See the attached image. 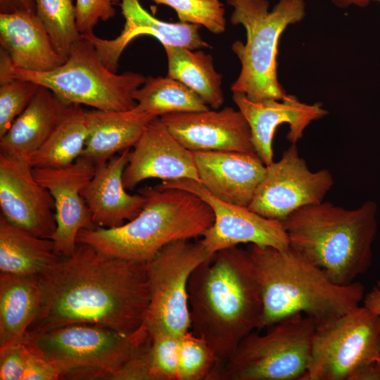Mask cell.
<instances>
[{
    "label": "cell",
    "instance_id": "e575fe53",
    "mask_svg": "<svg viewBox=\"0 0 380 380\" xmlns=\"http://www.w3.org/2000/svg\"><path fill=\"white\" fill-rule=\"evenodd\" d=\"M113 380H155L152 371L151 338L135 348L123 365L110 378Z\"/></svg>",
    "mask_w": 380,
    "mask_h": 380
},
{
    "label": "cell",
    "instance_id": "5bb4252c",
    "mask_svg": "<svg viewBox=\"0 0 380 380\" xmlns=\"http://www.w3.org/2000/svg\"><path fill=\"white\" fill-rule=\"evenodd\" d=\"M95 168L96 164L83 156L64 167H33L34 178L49 190L54 200L56 229L50 239L63 257L75 253L80 230L97 227L81 195Z\"/></svg>",
    "mask_w": 380,
    "mask_h": 380
},
{
    "label": "cell",
    "instance_id": "ffe728a7",
    "mask_svg": "<svg viewBox=\"0 0 380 380\" xmlns=\"http://www.w3.org/2000/svg\"><path fill=\"white\" fill-rule=\"evenodd\" d=\"M201 184L218 198L248 207L266 171L255 152L192 151Z\"/></svg>",
    "mask_w": 380,
    "mask_h": 380
},
{
    "label": "cell",
    "instance_id": "60d3db41",
    "mask_svg": "<svg viewBox=\"0 0 380 380\" xmlns=\"http://www.w3.org/2000/svg\"><path fill=\"white\" fill-rule=\"evenodd\" d=\"M363 306L380 316V279L367 293L362 300Z\"/></svg>",
    "mask_w": 380,
    "mask_h": 380
},
{
    "label": "cell",
    "instance_id": "30bf717a",
    "mask_svg": "<svg viewBox=\"0 0 380 380\" xmlns=\"http://www.w3.org/2000/svg\"><path fill=\"white\" fill-rule=\"evenodd\" d=\"M380 360V316L360 306L317 325L308 370L301 380H349Z\"/></svg>",
    "mask_w": 380,
    "mask_h": 380
},
{
    "label": "cell",
    "instance_id": "d6986e66",
    "mask_svg": "<svg viewBox=\"0 0 380 380\" xmlns=\"http://www.w3.org/2000/svg\"><path fill=\"white\" fill-rule=\"evenodd\" d=\"M122 13L125 23L120 34L113 39H105L94 32L81 34L91 42L105 66L116 72L120 57L129 43L144 34L156 38L163 45L182 46L191 50L210 48L199 34L201 26L186 23H167L146 11L139 0H121Z\"/></svg>",
    "mask_w": 380,
    "mask_h": 380
},
{
    "label": "cell",
    "instance_id": "5b68a950",
    "mask_svg": "<svg viewBox=\"0 0 380 380\" xmlns=\"http://www.w3.org/2000/svg\"><path fill=\"white\" fill-rule=\"evenodd\" d=\"M139 193L146 201L135 218L117 227L82 229L77 243L108 256L147 262L170 243L202 236L213 223L210 205L191 192L155 186Z\"/></svg>",
    "mask_w": 380,
    "mask_h": 380
},
{
    "label": "cell",
    "instance_id": "d4e9b609",
    "mask_svg": "<svg viewBox=\"0 0 380 380\" xmlns=\"http://www.w3.org/2000/svg\"><path fill=\"white\" fill-rule=\"evenodd\" d=\"M39 307L37 276L0 274V348L23 338Z\"/></svg>",
    "mask_w": 380,
    "mask_h": 380
},
{
    "label": "cell",
    "instance_id": "4316f807",
    "mask_svg": "<svg viewBox=\"0 0 380 380\" xmlns=\"http://www.w3.org/2000/svg\"><path fill=\"white\" fill-rule=\"evenodd\" d=\"M167 58L168 76L196 93L213 109L224 103L222 75L214 67L213 56L202 51L163 45Z\"/></svg>",
    "mask_w": 380,
    "mask_h": 380
},
{
    "label": "cell",
    "instance_id": "9c48e42d",
    "mask_svg": "<svg viewBox=\"0 0 380 380\" xmlns=\"http://www.w3.org/2000/svg\"><path fill=\"white\" fill-rule=\"evenodd\" d=\"M267 329L246 336L213 380H301L310 360L315 320L299 313Z\"/></svg>",
    "mask_w": 380,
    "mask_h": 380
},
{
    "label": "cell",
    "instance_id": "1f68e13d",
    "mask_svg": "<svg viewBox=\"0 0 380 380\" xmlns=\"http://www.w3.org/2000/svg\"><path fill=\"white\" fill-rule=\"evenodd\" d=\"M173 8L180 22L198 25L214 34L224 32V4L220 0H151Z\"/></svg>",
    "mask_w": 380,
    "mask_h": 380
},
{
    "label": "cell",
    "instance_id": "ab89813d",
    "mask_svg": "<svg viewBox=\"0 0 380 380\" xmlns=\"http://www.w3.org/2000/svg\"><path fill=\"white\" fill-rule=\"evenodd\" d=\"M349 380H380V362L374 361L360 367Z\"/></svg>",
    "mask_w": 380,
    "mask_h": 380
},
{
    "label": "cell",
    "instance_id": "8d00e7d4",
    "mask_svg": "<svg viewBox=\"0 0 380 380\" xmlns=\"http://www.w3.org/2000/svg\"><path fill=\"white\" fill-rule=\"evenodd\" d=\"M27 355L25 336L19 341L0 348V379L23 380Z\"/></svg>",
    "mask_w": 380,
    "mask_h": 380
},
{
    "label": "cell",
    "instance_id": "4fadbf2b",
    "mask_svg": "<svg viewBox=\"0 0 380 380\" xmlns=\"http://www.w3.org/2000/svg\"><path fill=\"white\" fill-rule=\"evenodd\" d=\"M156 186L191 192L210 205L214 221L203 234L201 241L210 254L241 243L279 249L289 247L288 235L281 221L263 217L248 207L222 201L194 179L163 181Z\"/></svg>",
    "mask_w": 380,
    "mask_h": 380
},
{
    "label": "cell",
    "instance_id": "d590c367",
    "mask_svg": "<svg viewBox=\"0 0 380 380\" xmlns=\"http://www.w3.org/2000/svg\"><path fill=\"white\" fill-rule=\"evenodd\" d=\"M118 0H77L76 23L81 34L93 32L99 20L106 21L115 15L114 6Z\"/></svg>",
    "mask_w": 380,
    "mask_h": 380
},
{
    "label": "cell",
    "instance_id": "d6a6232c",
    "mask_svg": "<svg viewBox=\"0 0 380 380\" xmlns=\"http://www.w3.org/2000/svg\"><path fill=\"white\" fill-rule=\"evenodd\" d=\"M39 87L32 81L15 78L0 83V137L27 108Z\"/></svg>",
    "mask_w": 380,
    "mask_h": 380
},
{
    "label": "cell",
    "instance_id": "b9f144b4",
    "mask_svg": "<svg viewBox=\"0 0 380 380\" xmlns=\"http://www.w3.org/2000/svg\"><path fill=\"white\" fill-rule=\"evenodd\" d=\"M371 1H380V0H331L336 6L341 8H346L350 6L365 7Z\"/></svg>",
    "mask_w": 380,
    "mask_h": 380
},
{
    "label": "cell",
    "instance_id": "4dcf8cb0",
    "mask_svg": "<svg viewBox=\"0 0 380 380\" xmlns=\"http://www.w3.org/2000/svg\"><path fill=\"white\" fill-rule=\"evenodd\" d=\"M222 364L203 338L191 331L180 336L177 380H213Z\"/></svg>",
    "mask_w": 380,
    "mask_h": 380
},
{
    "label": "cell",
    "instance_id": "6da1fadb",
    "mask_svg": "<svg viewBox=\"0 0 380 380\" xmlns=\"http://www.w3.org/2000/svg\"><path fill=\"white\" fill-rule=\"evenodd\" d=\"M37 279L40 307L27 331L86 323L132 334L144 324L150 303L146 262L78 243L71 256L62 257Z\"/></svg>",
    "mask_w": 380,
    "mask_h": 380
},
{
    "label": "cell",
    "instance_id": "277c9868",
    "mask_svg": "<svg viewBox=\"0 0 380 380\" xmlns=\"http://www.w3.org/2000/svg\"><path fill=\"white\" fill-rule=\"evenodd\" d=\"M377 209L372 201L353 210L322 201L299 208L282 222L291 247L332 282L348 285L372 265Z\"/></svg>",
    "mask_w": 380,
    "mask_h": 380
},
{
    "label": "cell",
    "instance_id": "cb8c5ba5",
    "mask_svg": "<svg viewBox=\"0 0 380 380\" xmlns=\"http://www.w3.org/2000/svg\"><path fill=\"white\" fill-rule=\"evenodd\" d=\"M156 117L136 107L128 110L86 111L87 136L81 156L96 164L131 148Z\"/></svg>",
    "mask_w": 380,
    "mask_h": 380
},
{
    "label": "cell",
    "instance_id": "52a82bcc",
    "mask_svg": "<svg viewBox=\"0 0 380 380\" xmlns=\"http://www.w3.org/2000/svg\"><path fill=\"white\" fill-rule=\"evenodd\" d=\"M32 81L53 92L69 104L86 105L101 110H128L137 106L132 94L143 85V75H118L100 59L94 45L81 37L61 65L45 72L29 71L12 65L0 49V83L9 79Z\"/></svg>",
    "mask_w": 380,
    "mask_h": 380
},
{
    "label": "cell",
    "instance_id": "7a4b0ae2",
    "mask_svg": "<svg viewBox=\"0 0 380 380\" xmlns=\"http://www.w3.org/2000/svg\"><path fill=\"white\" fill-rule=\"evenodd\" d=\"M188 299L191 331L223 363L261 322V293L248 250L226 248L201 263L190 277Z\"/></svg>",
    "mask_w": 380,
    "mask_h": 380
},
{
    "label": "cell",
    "instance_id": "2e32d148",
    "mask_svg": "<svg viewBox=\"0 0 380 380\" xmlns=\"http://www.w3.org/2000/svg\"><path fill=\"white\" fill-rule=\"evenodd\" d=\"M132 148L122 177L127 189L153 178L191 179L201 183L192 151L170 133L160 117L146 125Z\"/></svg>",
    "mask_w": 380,
    "mask_h": 380
},
{
    "label": "cell",
    "instance_id": "7402d4cb",
    "mask_svg": "<svg viewBox=\"0 0 380 380\" xmlns=\"http://www.w3.org/2000/svg\"><path fill=\"white\" fill-rule=\"evenodd\" d=\"M0 46L13 66L29 71H49L65 62L36 13H0Z\"/></svg>",
    "mask_w": 380,
    "mask_h": 380
},
{
    "label": "cell",
    "instance_id": "8992f818",
    "mask_svg": "<svg viewBox=\"0 0 380 380\" xmlns=\"http://www.w3.org/2000/svg\"><path fill=\"white\" fill-rule=\"evenodd\" d=\"M233 8L231 23L246 30L245 43L235 41L232 50L241 68L231 86L232 91L246 94L251 100H282L287 94L277 79L278 44L289 25L305 15L303 0H279L270 11L267 0H227Z\"/></svg>",
    "mask_w": 380,
    "mask_h": 380
},
{
    "label": "cell",
    "instance_id": "74e56055",
    "mask_svg": "<svg viewBox=\"0 0 380 380\" xmlns=\"http://www.w3.org/2000/svg\"><path fill=\"white\" fill-rule=\"evenodd\" d=\"M27 355L23 380L61 379L58 370L49 362L34 345L27 332L25 334Z\"/></svg>",
    "mask_w": 380,
    "mask_h": 380
},
{
    "label": "cell",
    "instance_id": "f546056e",
    "mask_svg": "<svg viewBox=\"0 0 380 380\" xmlns=\"http://www.w3.org/2000/svg\"><path fill=\"white\" fill-rule=\"evenodd\" d=\"M36 14L57 53L66 61L72 45L81 39L72 0H33Z\"/></svg>",
    "mask_w": 380,
    "mask_h": 380
},
{
    "label": "cell",
    "instance_id": "836d02e7",
    "mask_svg": "<svg viewBox=\"0 0 380 380\" xmlns=\"http://www.w3.org/2000/svg\"><path fill=\"white\" fill-rule=\"evenodd\" d=\"M148 332L155 380H177L180 337L162 329Z\"/></svg>",
    "mask_w": 380,
    "mask_h": 380
},
{
    "label": "cell",
    "instance_id": "f35d334b",
    "mask_svg": "<svg viewBox=\"0 0 380 380\" xmlns=\"http://www.w3.org/2000/svg\"><path fill=\"white\" fill-rule=\"evenodd\" d=\"M25 12L36 13L33 0H0V13Z\"/></svg>",
    "mask_w": 380,
    "mask_h": 380
},
{
    "label": "cell",
    "instance_id": "e0dca14e",
    "mask_svg": "<svg viewBox=\"0 0 380 380\" xmlns=\"http://www.w3.org/2000/svg\"><path fill=\"white\" fill-rule=\"evenodd\" d=\"M232 100L246 120L255 151L265 165L274 162L272 141L279 125L289 124L286 138L296 144L312 122L328 114L322 103H305L291 94L282 100L254 101L243 93L233 91Z\"/></svg>",
    "mask_w": 380,
    "mask_h": 380
},
{
    "label": "cell",
    "instance_id": "ba28073f",
    "mask_svg": "<svg viewBox=\"0 0 380 380\" xmlns=\"http://www.w3.org/2000/svg\"><path fill=\"white\" fill-rule=\"evenodd\" d=\"M26 332L61 379H110L148 336L144 324L132 334L86 323Z\"/></svg>",
    "mask_w": 380,
    "mask_h": 380
},
{
    "label": "cell",
    "instance_id": "8fae6325",
    "mask_svg": "<svg viewBox=\"0 0 380 380\" xmlns=\"http://www.w3.org/2000/svg\"><path fill=\"white\" fill-rule=\"evenodd\" d=\"M213 255L201 240H178L146 262L150 303L144 325L148 331L162 329L179 337L190 331L189 279Z\"/></svg>",
    "mask_w": 380,
    "mask_h": 380
},
{
    "label": "cell",
    "instance_id": "ac0fdd59",
    "mask_svg": "<svg viewBox=\"0 0 380 380\" xmlns=\"http://www.w3.org/2000/svg\"><path fill=\"white\" fill-rule=\"evenodd\" d=\"M170 133L187 149L255 152L248 124L231 107L160 116Z\"/></svg>",
    "mask_w": 380,
    "mask_h": 380
},
{
    "label": "cell",
    "instance_id": "3957f363",
    "mask_svg": "<svg viewBox=\"0 0 380 380\" xmlns=\"http://www.w3.org/2000/svg\"><path fill=\"white\" fill-rule=\"evenodd\" d=\"M258 280L262 315L259 329L281 319L303 314L317 325L331 321L358 307L365 286L332 282L317 266L289 247L279 249L250 244L247 248Z\"/></svg>",
    "mask_w": 380,
    "mask_h": 380
},
{
    "label": "cell",
    "instance_id": "83f0119b",
    "mask_svg": "<svg viewBox=\"0 0 380 380\" xmlns=\"http://www.w3.org/2000/svg\"><path fill=\"white\" fill-rule=\"evenodd\" d=\"M87 136L86 110L72 108L46 141L29 157L33 167H61L74 163L84 151Z\"/></svg>",
    "mask_w": 380,
    "mask_h": 380
},
{
    "label": "cell",
    "instance_id": "f1b7e54d",
    "mask_svg": "<svg viewBox=\"0 0 380 380\" xmlns=\"http://www.w3.org/2000/svg\"><path fill=\"white\" fill-rule=\"evenodd\" d=\"M137 109L156 117L209 110L208 104L179 81L166 77L148 76L141 87L132 94Z\"/></svg>",
    "mask_w": 380,
    "mask_h": 380
},
{
    "label": "cell",
    "instance_id": "484cf974",
    "mask_svg": "<svg viewBox=\"0 0 380 380\" xmlns=\"http://www.w3.org/2000/svg\"><path fill=\"white\" fill-rule=\"evenodd\" d=\"M62 257L51 239L35 236L0 215L1 273L39 276Z\"/></svg>",
    "mask_w": 380,
    "mask_h": 380
},
{
    "label": "cell",
    "instance_id": "7c38bea8",
    "mask_svg": "<svg viewBox=\"0 0 380 380\" xmlns=\"http://www.w3.org/2000/svg\"><path fill=\"white\" fill-rule=\"evenodd\" d=\"M334 184L329 170L311 171L296 144H291L278 161L266 165L248 208L282 222L299 208L322 203Z\"/></svg>",
    "mask_w": 380,
    "mask_h": 380
},
{
    "label": "cell",
    "instance_id": "9a60e30c",
    "mask_svg": "<svg viewBox=\"0 0 380 380\" xmlns=\"http://www.w3.org/2000/svg\"><path fill=\"white\" fill-rule=\"evenodd\" d=\"M32 170L27 157L0 153L1 215L18 227L50 239L56 229L54 200Z\"/></svg>",
    "mask_w": 380,
    "mask_h": 380
},
{
    "label": "cell",
    "instance_id": "44dd1931",
    "mask_svg": "<svg viewBox=\"0 0 380 380\" xmlns=\"http://www.w3.org/2000/svg\"><path fill=\"white\" fill-rule=\"evenodd\" d=\"M130 148L109 160L96 164L89 182L81 191L96 227L113 228L135 218L143 209L146 198L130 194L123 184V172Z\"/></svg>",
    "mask_w": 380,
    "mask_h": 380
},
{
    "label": "cell",
    "instance_id": "7bdbcfd3",
    "mask_svg": "<svg viewBox=\"0 0 380 380\" xmlns=\"http://www.w3.org/2000/svg\"><path fill=\"white\" fill-rule=\"evenodd\" d=\"M379 362H380V360H379Z\"/></svg>",
    "mask_w": 380,
    "mask_h": 380
},
{
    "label": "cell",
    "instance_id": "603a6c76",
    "mask_svg": "<svg viewBox=\"0 0 380 380\" xmlns=\"http://www.w3.org/2000/svg\"><path fill=\"white\" fill-rule=\"evenodd\" d=\"M72 105L39 86L27 108L0 137V153L28 158L46 141Z\"/></svg>",
    "mask_w": 380,
    "mask_h": 380
}]
</instances>
